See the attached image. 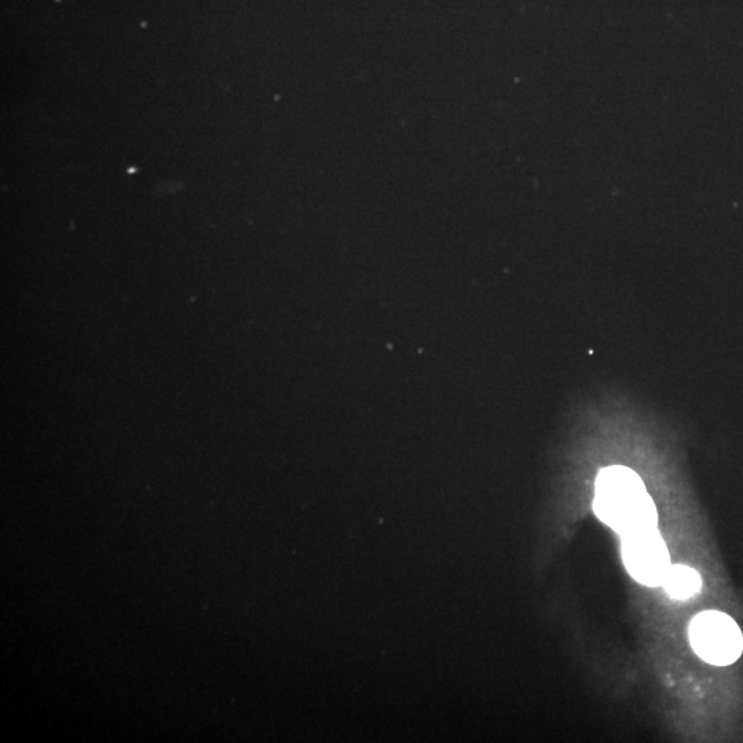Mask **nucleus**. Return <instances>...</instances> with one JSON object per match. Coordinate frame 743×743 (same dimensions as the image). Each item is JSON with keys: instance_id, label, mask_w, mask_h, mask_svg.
<instances>
[{"instance_id": "f257e3e1", "label": "nucleus", "mask_w": 743, "mask_h": 743, "mask_svg": "<svg viewBox=\"0 0 743 743\" xmlns=\"http://www.w3.org/2000/svg\"><path fill=\"white\" fill-rule=\"evenodd\" d=\"M596 516L622 537L657 529V508L639 475L631 468L607 467L596 478Z\"/></svg>"}, {"instance_id": "20e7f679", "label": "nucleus", "mask_w": 743, "mask_h": 743, "mask_svg": "<svg viewBox=\"0 0 743 743\" xmlns=\"http://www.w3.org/2000/svg\"><path fill=\"white\" fill-rule=\"evenodd\" d=\"M662 587L672 599L686 600L697 595L702 587L701 576L691 567L672 565Z\"/></svg>"}, {"instance_id": "7ed1b4c3", "label": "nucleus", "mask_w": 743, "mask_h": 743, "mask_svg": "<svg viewBox=\"0 0 743 743\" xmlns=\"http://www.w3.org/2000/svg\"><path fill=\"white\" fill-rule=\"evenodd\" d=\"M625 567L639 584L660 587L671 570V555L657 529L629 534L622 541Z\"/></svg>"}, {"instance_id": "f03ea898", "label": "nucleus", "mask_w": 743, "mask_h": 743, "mask_svg": "<svg viewBox=\"0 0 743 743\" xmlns=\"http://www.w3.org/2000/svg\"><path fill=\"white\" fill-rule=\"evenodd\" d=\"M690 643L701 660L716 666L734 664L743 650V636L737 622L713 610L698 614L691 622Z\"/></svg>"}]
</instances>
